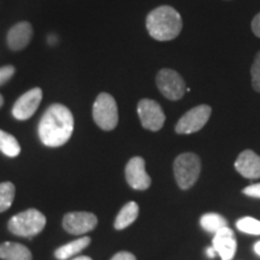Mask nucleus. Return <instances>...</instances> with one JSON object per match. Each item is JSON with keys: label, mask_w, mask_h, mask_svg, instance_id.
Wrapping results in <instances>:
<instances>
[{"label": "nucleus", "mask_w": 260, "mask_h": 260, "mask_svg": "<svg viewBox=\"0 0 260 260\" xmlns=\"http://www.w3.org/2000/svg\"><path fill=\"white\" fill-rule=\"evenodd\" d=\"M39 138L47 147H60L69 141L74 132V116L67 106L53 104L39 123Z\"/></svg>", "instance_id": "obj_1"}, {"label": "nucleus", "mask_w": 260, "mask_h": 260, "mask_svg": "<svg viewBox=\"0 0 260 260\" xmlns=\"http://www.w3.org/2000/svg\"><path fill=\"white\" fill-rule=\"evenodd\" d=\"M46 225V217L40 211L30 209L16 214L9 220L8 228L14 235L31 237L42 232Z\"/></svg>", "instance_id": "obj_3"}, {"label": "nucleus", "mask_w": 260, "mask_h": 260, "mask_svg": "<svg viewBox=\"0 0 260 260\" xmlns=\"http://www.w3.org/2000/svg\"><path fill=\"white\" fill-rule=\"evenodd\" d=\"M206 254L209 258H214V256H216V251H214L213 247H209V248L206 249Z\"/></svg>", "instance_id": "obj_27"}, {"label": "nucleus", "mask_w": 260, "mask_h": 260, "mask_svg": "<svg viewBox=\"0 0 260 260\" xmlns=\"http://www.w3.org/2000/svg\"><path fill=\"white\" fill-rule=\"evenodd\" d=\"M211 112H212V110L209 105L195 106L181 117L175 130H176L177 134L181 135L193 134V133L199 132L210 119Z\"/></svg>", "instance_id": "obj_7"}, {"label": "nucleus", "mask_w": 260, "mask_h": 260, "mask_svg": "<svg viewBox=\"0 0 260 260\" xmlns=\"http://www.w3.org/2000/svg\"><path fill=\"white\" fill-rule=\"evenodd\" d=\"M48 42H50L51 45H54L57 42V38L54 37V35H51V37H48Z\"/></svg>", "instance_id": "obj_29"}, {"label": "nucleus", "mask_w": 260, "mask_h": 260, "mask_svg": "<svg viewBox=\"0 0 260 260\" xmlns=\"http://www.w3.org/2000/svg\"><path fill=\"white\" fill-rule=\"evenodd\" d=\"M93 119L100 129L113 130L118 124L117 103L109 93H100L93 105Z\"/></svg>", "instance_id": "obj_5"}, {"label": "nucleus", "mask_w": 260, "mask_h": 260, "mask_svg": "<svg viewBox=\"0 0 260 260\" xmlns=\"http://www.w3.org/2000/svg\"><path fill=\"white\" fill-rule=\"evenodd\" d=\"M16 188L11 182H3L0 183V213L5 212L11 207L15 199Z\"/></svg>", "instance_id": "obj_20"}, {"label": "nucleus", "mask_w": 260, "mask_h": 260, "mask_svg": "<svg viewBox=\"0 0 260 260\" xmlns=\"http://www.w3.org/2000/svg\"><path fill=\"white\" fill-rule=\"evenodd\" d=\"M139 216V205L135 201L125 204L115 219V229L123 230L135 222Z\"/></svg>", "instance_id": "obj_16"}, {"label": "nucleus", "mask_w": 260, "mask_h": 260, "mask_svg": "<svg viewBox=\"0 0 260 260\" xmlns=\"http://www.w3.org/2000/svg\"><path fill=\"white\" fill-rule=\"evenodd\" d=\"M157 87L162 95L169 100H180L187 92L186 82L177 71L161 69L157 75Z\"/></svg>", "instance_id": "obj_6"}, {"label": "nucleus", "mask_w": 260, "mask_h": 260, "mask_svg": "<svg viewBox=\"0 0 260 260\" xmlns=\"http://www.w3.org/2000/svg\"><path fill=\"white\" fill-rule=\"evenodd\" d=\"M236 226L240 232L251 234V235H260V220L253 217H243L236 222Z\"/></svg>", "instance_id": "obj_21"}, {"label": "nucleus", "mask_w": 260, "mask_h": 260, "mask_svg": "<svg viewBox=\"0 0 260 260\" xmlns=\"http://www.w3.org/2000/svg\"><path fill=\"white\" fill-rule=\"evenodd\" d=\"M252 30L254 32L255 37L260 38V12L253 18L252 21Z\"/></svg>", "instance_id": "obj_26"}, {"label": "nucleus", "mask_w": 260, "mask_h": 260, "mask_svg": "<svg viewBox=\"0 0 260 260\" xmlns=\"http://www.w3.org/2000/svg\"><path fill=\"white\" fill-rule=\"evenodd\" d=\"M0 259L3 260H31L32 255L27 247L16 242L0 245Z\"/></svg>", "instance_id": "obj_15"}, {"label": "nucleus", "mask_w": 260, "mask_h": 260, "mask_svg": "<svg viewBox=\"0 0 260 260\" xmlns=\"http://www.w3.org/2000/svg\"><path fill=\"white\" fill-rule=\"evenodd\" d=\"M111 260H136V256L129 252H119L111 258Z\"/></svg>", "instance_id": "obj_25"}, {"label": "nucleus", "mask_w": 260, "mask_h": 260, "mask_svg": "<svg viewBox=\"0 0 260 260\" xmlns=\"http://www.w3.org/2000/svg\"><path fill=\"white\" fill-rule=\"evenodd\" d=\"M253 248H254V252L256 253V254L260 255V241L255 242L254 243V247H253Z\"/></svg>", "instance_id": "obj_28"}, {"label": "nucleus", "mask_w": 260, "mask_h": 260, "mask_svg": "<svg viewBox=\"0 0 260 260\" xmlns=\"http://www.w3.org/2000/svg\"><path fill=\"white\" fill-rule=\"evenodd\" d=\"M138 113L145 129L158 132L165 123V113L161 106L152 99H142L138 104Z\"/></svg>", "instance_id": "obj_8"}, {"label": "nucleus", "mask_w": 260, "mask_h": 260, "mask_svg": "<svg viewBox=\"0 0 260 260\" xmlns=\"http://www.w3.org/2000/svg\"><path fill=\"white\" fill-rule=\"evenodd\" d=\"M213 248L222 260H232L237 248V241L233 230L225 226L214 234Z\"/></svg>", "instance_id": "obj_12"}, {"label": "nucleus", "mask_w": 260, "mask_h": 260, "mask_svg": "<svg viewBox=\"0 0 260 260\" xmlns=\"http://www.w3.org/2000/svg\"><path fill=\"white\" fill-rule=\"evenodd\" d=\"M96 224V216L90 212H70L63 218V228L71 235H82L92 232Z\"/></svg>", "instance_id": "obj_9"}, {"label": "nucleus", "mask_w": 260, "mask_h": 260, "mask_svg": "<svg viewBox=\"0 0 260 260\" xmlns=\"http://www.w3.org/2000/svg\"><path fill=\"white\" fill-rule=\"evenodd\" d=\"M90 243V237L86 236L82 237V239L75 240V241H71L67 245L59 247V248L56 249L54 252V256L58 260H67L71 258V256L79 254L80 252H82L86 247H88Z\"/></svg>", "instance_id": "obj_17"}, {"label": "nucleus", "mask_w": 260, "mask_h": 260, "mask_svg": "<svg viewBox=\"0 0 260 260\" xmlns=\"http://www.w3.org/2000/svg\"><path fill=\"white\" fill-rule=\"evenodd\" d=\"M200 225L204 228L206 232L216 234L218 230L228 226L226 219L218 213H205L200 218Z\"/></svg>", "instance_id": "obj_19"}, {"label": "nucleus", "mask_w": 260, "mask_h": 260, "mask_svg": "<svg viewBox=\"0 0 260 260\" xmlns=\"http://www.w3.org/2000/svg\"><path fill=\"white\" fill-rule=\"evenodd\" d=\"M42 100V90L40 88H32L24 93L12 107V115L18 121H25L37 112Z\"/></svg>", "instance_id": "obj_11"}, {"label": "nucleus", "mask_w": 260, "mask_h": 260, "mask_svg": "<svg viewBox=\"0 0 260 260\" xmlns=\"http://www.w3.org/2000/svg\"><path fill=\"white\" fill-rule=\"evenodd\" d=\"M0 152L10 158H15L21 153V146L14 135L0 129Z\"/></svg>", "instance_id": "obj_18"}, {"label": "nucleus", "mask_w": 260, "mask_h": 260, "mask_svg": "<svg viewBox=\"0 0 260 260\" xmlns=\"http://www.w3.org/2000/svg\"><path fill=\"white\" fill-rule=\"evenodd\" d=\"M73 260H92V258H89V256H86V255H81V256H76V258H74Z\"/></svg>", "instance_id": "obj_30"}, {"label": "nucleus", "mask_w": 260, "mask_h": 260, "mask_svg": "<svg viewBox=\"0 0 260 260\" xmlns=\"http://www.w3.org/2000/svg\"><path fill=\"white\" fill-rule=\"evenodd\" d=\"M235 169L241 176L249 180L260 178V157L251 149H246L237 157Z\"/></svg>", "instance_id": "obj_13"}, {"label": "nucleus", "mask_w": 260, "mask_h": 260, "mask_svg": "<svg viewBox=\"0 0 260 260\" xmlns=\"http://www.w3.org/2000/svg\"><path fill=\"white\" fill-rule=\"evenodd\" d=\"M3 104H4V98H3L2 94H0V107L3 106Z\"/></svg>", "instance_id": "obj_31"}, {"label": "nucleus", "mask_w": 260, "mask_h": 260, "mask_svg": "<svg viewBox=\"0 0 260 260\" xmlns=\"http://www.w3.org/2000/svg\"><path fill=\"white\" fill-rule=\"evenodd\" d=\"M146 27L151 38L158 41H170L176 39L182 30L181 15L168 5L152 10L146 19Z\"/></svg>", "instance_id": "obj_2"}, {"label": "nucleus", "mask_w": 260, "mask_h": 260, "mask_svg": "<svg viewBox=\"0 0 260 260\" xmlns=\"http://www.w3.org/2000/svg\"><path fill=\"white\" fill-rule=\"evenodd\" d=\"M243 194L252 198H259L260 199V183L251 184V186L246 187L245 189H243Z\"/></svg>", "instance_id": "obj_24"}, {"label": "nucleus", "mask_w": 260, "mask_h": 260, "mask_svg": "<svg viewBox=\"0 0 260 260\" xmlns=\"http://www.w3.org/2000/svg\"><path fill=\"white\" fill-rule=\"evenodd\" d=\"M15 68L12 65H6V67L0 68V86L8 82L12 79L15 75Z\"/></svg>", "instance_id": "obj_23"}, {"label": "nucleus", "mask_w": 260, "mask_h": 260, "mask_svg": "<svg viewBox=\"0 0 260 260\" xmlns=\"http://www.w3.org/2000/svg\"><path fill=\"white\" fill-rule=\"evenodd\" d=\"M31 38V24L29 22H19L8 32V45L12 51H21L28 46Z\"/></svg>", "instance_id": "obj_14"}, {"label": "nucleus", "mask_w": 260, "mask_h": 260, "mask_svg": "<svg viewBox=\"0 0 260 260\" xmlns=\"http://www.w3.org/2000/svg\"><path fill=\"white\" fill-rule=\"evenodd\" d=\"M125 178L129 186L136 190H146L151 186V177L146 172L144 158L134 157L125 167Z\"/></svg>", "instance_id": "obj_10"}, {"label": "nucleus", "mask_w": 260, "mask_h": 260, "mask_svg": "<svg viewBox=\"0 0 260 260\" xmlns=\"http://www.w3.org/2000/svg\"><path fill=\"white\" fill-rule=\"evenodd\" d=\"M200 158L195 153H182L175 159L174 174L178 187L181 189H189L197 183L200 176Z\"/></svg>", "instance_id": "obj_4"}, {"label": "nucleus", "mask_w": 260, "mask_h": 260, "mask_svg": "<svg viewBox=\"0 0 260 260\" xmlns=\"http://www.w3.org/2000/svg\"><path fill=\"white\" fill-rule=\"evenodd\" d=\"M251 76L253 88L260 93V51L256 53L255 59L253 61V65L251 68Z\"/></svg>", "instance_id": "obj_22"}]
</instances>
